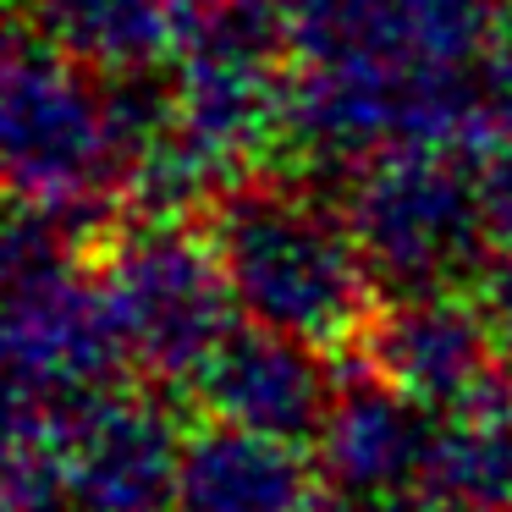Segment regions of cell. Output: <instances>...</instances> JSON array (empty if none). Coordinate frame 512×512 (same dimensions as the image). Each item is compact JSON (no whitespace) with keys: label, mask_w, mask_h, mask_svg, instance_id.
<instances>
[{"label":"cell","mask_w":512,"mask_h":512,"mask_svg":"<svg viewBox=\"0 0 512 512\" xmlns=\"http://www.w3.org/2000/svg\"><path fill=\"white\" fill-rule=\"evenodd\" d=\"M210 243L248 325H270L314 347L364 336L375 276L342 204L276 182H237L210 204Z\"/></svg>","instance_id":"1"},{"label":"cell","mask_w":512,"mask_h":512,"mask_svg":"<svg viewBox=\"0 0 512 512\" xmlns=\"http://www.w3.org/2000/svg\"><path fill=\"white\" fill-rule=\"evenodd\" d=\"M0 193L94 226L122 199L111 83L34 23H0Z\"/></svg>","instance_id":"2"},{"label":"cell","mask_w":512,"mask_h":512,"mask_svg":"<svg viewBox=\"0 0 512 512\" xmlns=\"http://www.w3.org/2000/svg\"><path fill=\"white\" fill-rule=\"evenodd\" d=\"M342 215L386 298L457 292L479 281L496 232L479 193V155L463 149H391L347 177Z\"/></svg>","instance_id":"3"},{"label":"cell","mask_w":512,"mask_h":512,"mask_svg":"<svg viewBox=\"0 0 512 512\" xmlns=\"http://www.w3.org/2000/svg\"><path fill=\"white\" fill-rule=\"evenodd\" d=\"M122 369L127 347L100 276L61 265L0 292V402L45 424L56 446L122 391Z\"/></svg>","instance_id":"4"},{"label":"cell","mask_w":512,"mask_h":512,"mask_svg":"<svg viewBox=\"0 0 512 512\" xmlns=\"http://www.w3.org/2000/svg\"><path fill=\"white\" fill-rule=\"evenodd\" d=\"M100 281L127 364L149 380H193L237 331V298L215 243L188 237L177 221H149L116 237Z\"/></svg>","instance_id":"5"},{"label":"cell","mask_w":512,"mask_h":512,"mask_svg":"<svg viewBox=\"0 0 512 512\" xmlns=\"http://www.w3.org/2000/svg\"><path fill=\"white\" fill-rule=\"evenodd\" d=\"M501 325L485 298L457 292H408L386 298V309L364 325V358L380 380L402 386L435 413H457L507 391L501 369Z\"/></svg>","instance_id":"6"},{"label":"cell","mask_w":512,"mask_h":512,"mask_svg":"<svg viewBox=\"0 0 512 512\" xmlns=\"http://www.w3.org/2000/svg\"><path fill=\"white\" fill-rule=\"evenodd\" d=\"M441 413L408 397L402 386L364 369L342 380L314 430V468L331 496L358 501H413L435 446Z\"/></svg>","instance_id":"7"},{"label":"cell","mask_w":512,"mask_h":512,"mask_svg":"<svg viewBox=\"0 0 512 512\" xmlns=\"http://www.w3.org/2000/svg\"><path fill=\"white\" fill-rule=\"evenodd\" d=\"M188 435L155 397L111 391L61 441L67 512H171L177 457Z\"/></svg>","instance_id":"8"},{"label":"cell","mask_w":512,"mask_h":512,"mask_svg":"<svg viewBox=\"0 0 512 512\" xmlns=\"http://www.w3.org/2000/svg\"><path fill=\"white\" fill-rule=\"evenodd\" d=\"M193 386L204 419L265 430L281 441H314L342 380L325 364V347L243 320L193 375Z\"/></svg>","instance_id":"9"},{"label":"cell","mask_w":512,"mask_h":512,"mask_svg":"<svg viewBox=\"0 0 512 512\" xmlns=\"http://www.w3.org/2000/svg\"><path fill=\"white\" fill-rule=\"evenodd\" d=\"M303 441L204 419L177 457L171 512H309L320 468Z\"/></svg>","instance_id":"10"},{"label":"cell","mask_w":512,"mask_h":512,"mask_svg":"<svg viewBox=\"0 0 512 512\" xmlns=\"http://www.w3.org/2000/svg\"><path fill=\"white\" fill-rule=\"evenodd\" d=\"M17 17L94 72L166 67L199 0H12Z\"/></svg>","instance_id":"11"},{"label":"cell","mask_w":512,"mask_h":512,"mask_svg":"<svg viewBox=\"0 0 512 512\" xmlns=\"http://www.w3.org/2000/svg\"><path fill=\"white\" fill-rule=\"evenodd\" d=\"M419 507L435 512H512V397L441 413L424 463Z\"/></svg>","instance_id":"12"},{"label":"cell","mask_w":512,"mask_h":512,"mask_svg":"<svg viewBox=\"0 0 512 512\" xmlns=\"http://www.w3.org/2000/svg\"><path fill=\"white\" fill-rule=\"evenodd\" d=\"M0 512H67L56 435L12 402H0Z\"/></svg>","instance_id":"13"},{"label":"cell","mask_w":512,"mask_h":512,"mask_svg":"<svg viewBox=\"0 0 512 512\" xmlns=\"http://www.w3.org/2000/svg\"><path fill=\"white\" fill-rule=\"evenodd\" d=\"M72 232H83V226H72L67 215L0 193V292L72 265Z\"/></svg>","instance_id":"14"},{"label":"cell","mask_w":512,"mask_h":512,"mask_svg":"<svg viewBox=\"0 0 512 512\" xmlns=\"http://www.w3.org/2000/svg\"><path fill=\"white\" fill-rule=\"evenodd\" d=\"M479 193H485V215H490V232H496V248L512 254V127L479 155Z\"/></svg>","instance_id":"15"},{"label":"cell","mask_w":512,"mask_h":512,"mask_svg":"<svg viewBox=\"0 0 512 512\" xmlns=\"http://www.w3.org/2000/svg\"><path fill=\"white\" fill-rule=\"evenodd\" d=\"M309 512H419L413 501H358V496H331V501H314Z\"/></svg>","instance_id":"16"},{"label":"cell","mask_w":512,"mask_h":512,"mask_svg":"<svg viewBox=\"0 0 512 512\" xmlns=\"http://www.w3.org/2000/svg\"><path fill=\"white\" fill-rule=\"evenodd\" d=\"M507 347H512V342H507ZM507 397H512V364H507Z\"/></svg>","instance_id":"17"},{"label":"cell","mask_w":512,"mask_h":512,"mask_svg":"<svg viewBox=\"0 0 512 512\" xmlns=\"http://www.w3.org/2000/svg\"><path fill=\"white\" fill-rule=\"evenodd\" d=\"M419 512H435V507H419Z\"/></svg>","instance_id":"18"}]
</instances>
